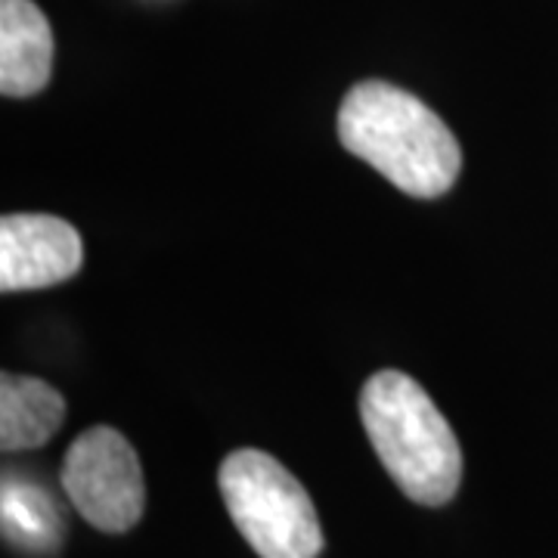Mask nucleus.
I'll return each instance as SVG.
<instances>
[{
	"instance_id": "1",
	"label": "nucleus",
	"mask_w": 558,
	"mask_h": 558,
	"mask_svg": "<svg viewBox=\"0 0 558 558\" xmlns=\"http://www.w3.org/2000/svg\"><path fill=\"white\" fill-rule=\"evenodd\" d=\"M348 153L416 199H438L459 178L462 149L435 109L388 81H360L339 112Z\"/></svg>"
},
{
	"instance_id": "2",
	"label": "nucleus",
	"mask_w": 558,
	"mask_h": 558,
	"mask_svg": "<svg viewBox=\"0 0 558 558\" xmlns=\"http://www.w3.org/2000/svg\"><path fill=\"white\" fill-rule=\"evenodd\" d=\"M360 418L385 472L418 506L450 502L462 481V450L416 379L381 369L360 391Z\"/></svg>"
},
{
	"instance_id": "3",
	"label": "nucleus",
	"mask_w": 558,
	"mask_h": 558,
	"mask_svg": "<svg viewBox=\"0 0 558 558\" xmlns=\"http://www.w3.org/2000/svg\"><path fill=\"white\" fill-rule=\"evenodd\" d=\"M218 487L230 519L260 558H317L323 553L314 499L264 450H236L220 462Z\"/></svg>"
},
{
	"instance_id": "4",
	"label": "nucleus",
	"mask_w": 558,
	"mask_h": 558,
	"mask_svg": "<svg viewBox=\"0 0 558 558\" xmlns=\"http://www.w3.org/2000/svg\"><path fill=\"white\" fill-rule=\"evenodd\" d=\"M62 490L87 524L102 534H124L143 519V469L128 438L97 425L72 440L62 462Z\"/></svg>"
},
{
	"instance_id": "5",
	"label": "nucleus",
	"mask_w": 558,
	"mask_h": 558,
	"mask_svg": "<svg viewBox=\"0 0 558 558\" xmlns=\"http://www.w3.org/2000/svg\"><path fill=\"white\" fill-rule=\"evenodd\" d=\"M84 260L78 230L53 215H7L0 220V289H47L75 277Z\"/></svg>"
},
{
	"instance_id": "6",
	"label": "nucleus",
	"mask_w": 558,
	"mask_h": 558,
	"mask_svg": "<svg viewBox=\"0 0 558 558\" xmlns=\"http://www.w3.org/2000/svg\"><path fill=\"white\" fill-rule=\"evenodd\" d=\"M53 72V32L32 0H0V90L35 97Z\"/></svg>"
},
{
	"instance_id": "7",
	"label": "nucleus",
	"mask_w": 558,
	"mask_h": 558,
	"mask_svg": "<svg viewBox=\"0 0 558 558\" xmlns=\"http://www.w3.org/2000/svg\"><path fill=\"white\" fill-rule=\"evenodd\" d=\"M65 418V400L47 381L32 376L0 379V447L3 453L35 450L57 435Z\"/></svg>"
},
{
	"instance_id": "8",
	"label": "nucleus",
	"mask_w": 558,
	"mask_h": 558,
	"mask_svg": "<svg viewBox=\"0 0 558 558\" xmlns=\"http://www.w3.org/2000/svg\"><path fill=\"white\" fill-rule=\"evenodd\" d=\"M0 519H3V537L22 553H57L62 539V515L50 494L20 478L7 475L0 490Z\"/></svg>"
}]
</instances>
